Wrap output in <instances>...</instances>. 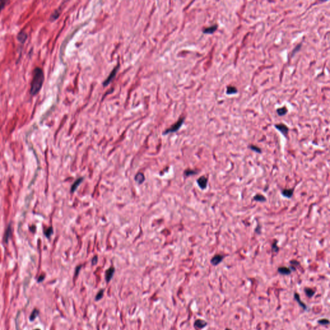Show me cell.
Listing matches in <instances>:
<instances>
[{
	"instance_id": "cell-1",
	"label": "cell",
	"mask_w": 330,
	"mask_h": 330,
	"mask_svg": "<svg viewBox=\"0 0 330 330\" xmlns=\"http://www.w3.org/2000/svg\"><path fill=\"white\" fill-rule=\"evenodd\" d=\"M33 77L31 81V89H30V94L32 96H35L38 94L41 90L43 83H44V72H43L42 69L40 67H36L33 70Z\"/></svg>"
},
{
	"instance_id": "cell-2",
	"label": "cell",
	"mask_w": 330,
	"mask_h": 330,
	"mask_svg": "<svg viewBox=\"0 0 330 330\" xmlns=\"http://www.w3.org/2000/svg\"><path fill=\"white\" fill-rule=\"evenodd\" d=\"M184 121H185V118H184V117L181 118L179 121H177V122L174 124V125H172L171 127H170V128L167 129L166 131H164L163 134H164V135H166V134H168L173 133V132H177V131L178 130H179V129L181 128V126L183 125V123H184Z\"/></svg>"
},
{
	"instance_id": "cell-3",
	"label": "cell",
	"mask_w": 330,
	"mask_h": 330,
	"mask_svg": "<svg viewBox=\"0 0 330 330\" xmlns=\"http://www.w3.org/2000/svg\"><path fill=\"white\" fill-rule=\"evenodd\" d=\"M208 177L204 176H201L199 178L197 179V184L199 186V187L201 189V190H204L206 189L208 186Z\"/></svg>"
},
{
	"instance_id": "cell-4",
	"label": "cell",
	"mask_w": 330,
	"mask_h": 330,
	"mask_svg": "<svg viewBox=\"0 0 330 330\" xmlns=\"http://www.w3.org/2000/svg\"><path fill=\"white\" fill-rule=\"evenodd\" d=\"M224 257H225V256L224 255H221V254H216V255L213 256L212 259H211L210 261L211 264H212L213 266H217L223 262Z\"/></svg>"
},
{
	"instance_id": "cell-5",
	"label": "cell",
	"mask_w": 330,
	"mask_h": 330,
	"mask_svg": "<svg viewBox=\"0 0 330 330\" xmlns=\"http://www.w3.org/2000/svg\"><path fill=\"white\" fill-rule=\"evenodd\" d=\"M275 127L277 128L278 131H279L281 134H282L285 137H287L288 132H289V128L287 126L285 125V124L280 123V124H277L275 125Z\"/></svg>"
},
{
	"instance_id": "cell-6",
	"label": "cell",
	"mask_w": 330,
	"mask_h": 330,
	"mask_svg": "<svg viewBox=\"0 0 330 330\" xmlns=\"http://www.w3.org/2000/svg\"><path fill=\"white\" fill-rule=\"evenodd\" d=\"M295 188H290V189H283L281 191V194L283 197H286L287 199H291L293 196Z\"/></svg>"
},
{
	"instance_id": "cell-7",
	"label": "cell",
	"mask_w": 330,
	"mask_h": 330,
	"mask_svg": "<svg viewBox=\"0 0 330 330\" xmlns=\"http://www.w3.org/2000/svg\"><path fill=\"white\" fill-rule=\"evenodd\" d=\"M115 273V268L113 267H110L109 269L107 270L106 272H105V279H106L107 282L109 283L112 279L113 275Z\"/></svg>"
},
{
	"instance_id": "cell-8",
	"label": "cell",
	"mask_w": 330,
	"mask_h": 330,
	"mask_svg": "<svg viewBox=\"0 0 330 330\" xmlns=\"http://www.w3.org/2000/svg\"><path fill=\"white\" fill-rule=\"evenodd\" d=\"M277 271L280 275H289L291 274L292 272H293L290 268V267H286V266H282L278 268Z\"/></svg>"
},
{
	"instance_id": "cell-9",
	"label": "cell",
	"mask_w": 330,
	"mask_h": 330,
	"mask_svg": "<svg viewBox=\"0 0 330 330\" xmlns=\"http://www.w3.org/2000/svg\"><path fill=\"white\" fill-rule=\"evenodd\" d=\"M207 322H206L204 320H202V319H197L196 321H195L194 323V326L195 328L198 329H203L204 328H205L207 326Z\"/></svg>"
},
{
	"instance_id": "cell-10",
	"label": "cell",
	"mask_w": 330,
	"mask_h": 330,
	"mask_svg": "<svg viewBox=\"0 0 330 330\" xmlns=\"http://www.w3.org/2000/svg\"><path fill=\"white\" fill-rule=\"evenodd\" d=\"M117 70H118V67H115V68L112 70V72H111L110 75H109V77H107V79L103 82L104 86H107L111 82V81H112L113 78H114L116 73H117Z\"/></svg>"
},
{
	"instance_id": "cell-11",
	"label": "cell",
	"mask_w": 330,
	"mask_h": 330,
	"mask_svg": "<svg viewBox=\"0 0 330 330\" xmlns=\"http://www.w3.org/2000/svg\"><path fill=\"white\" fill-rule=\"evenodd\" d=\"M17 39L19 41L23 44V43H25L26 39H27V34H26L25 31H20L18 34Z\"/></svg>"
},
{
	"instance_id": "cell-12",
	"label": "cell",
	"mask_w": 330,
	"mask_h": 330,
	"mask_svg": "<svg viewBox=\"0 0 330 330\" xmlns=\"http://www.w3.org/2000/svg\"><path fill=\"white\" fill-rule=\"evenodd\" d=\"M294 298H295V301L298 302V304L300 305V306H301L303 310H307V309H308L307 306L306 305L305 303H304L301 301V297H300L299 293H295L294 294Z\"/></svg>"
},
{
	"instance_id": "cell-13",
	"label": "cell",
	"mask_w": 330,
	"mask_h": 330,
	"mask_svg": "<svg viewBox=\"0 0 330 330\" xmlns=\"http://www.w3.org/2000/svg\"><path fill=\"white\" fill-rule=\"evenodd\" d=\"M218 28V25H212V26H210L209 27H207V28H205L203 29V32L204 34H212L214 33V32L216 31V30Z\"/></svg>"
},
{
	"instance_id": "cell-14",
	"label": "cell",
	"mask_w": 330,
	"mask_h": 330,
	"mask_svg": "<svg viewBox=\"0 0 330 330\" xmlns=\"http://www.w3.org/2000/svg\"><path fill=\"white\" fill-rule=\"evenodd\" d=\"M83 180H84V178H83V177H79V178H78V179L75 181V182L74 183V184H73V185H72V186H71V190H70V191H71V193L75 192V191L77 190V188H78V186H79L81 185V183L83 182Z\"/></svg>"
},
{
	"instance_id": "cell-15",
	"label": "cell",
	"mask_w": 330,
	"mask_h": 330,
	"mask_svg": "<svg viewBox=\"0 0 330 330\" xmlns=\"http://www.w3.org/2000/svg\"><path fill=\"white\" fill-rule=\"evenodd\" d=\"M11 233H12V226H11V224H10L7 228L6 231H5V238H4L5 242H8V241H9V240L10 237V235H11Z\"/></svg>"
},
{
	"instance_id": "cell-16",
	"label": "cell",
	"mask_w": 330,
	"mask_h": 330,
	"mask_svg": "<svg viewBox=\"0 0 330 330\" xmlns=\"http://www.w3.org/2000/svg\"><path fill=\"white\" fill-rule=\"evenodd\" d=\"M253 201H255L256 202H266V197L263 195L262 194H257L255 195V196L253 197Z\"/></svg>"
},
{
	"instance_id": "cell-17",
	"label": "cell",
	"mask_w": 330,
	"mask_h": 330,
	"mask_svg": "<svg viewBox=\"0 0 330 330\" xmlns=\"http://www.w3.org/2000/svg\"><path fill=\"white\" fill-rule=\"evenodd\" d=\"M145 180V177L143 173H138L137 174H136V176H135V181H136L138 184H142L144 182Z\"/></svg>"
},
{
	"instance_id": "cell-18",
	"label": "cell",
	"mask_w": 330,
	"mask_h": 330,
	"mask_svg": "<svg viewBox=\"0 0 330 330\" xmlns=\"http://www.w3.org/2000/svg\"><path fill=\"white\" fill-rule=\"evenodd\" d=\"M237 92V89L235 87V86H230L227 87L226 90V94L228 95H232V94H235Z\"/></svg>"
},
{
	"instance_id": "cell-19",
	"label": "cell",
	"mask_w": 330,
	"mask_h": 330,
	"mask_svg": "<svg viewBox=\"0 0 330 330\" xmlns=\"http://www.w3.org/2000/svg\"><path fill=\"white\" fill-rule=\"evenodd\" d=\"M304 291L308 297H309V298H312V297H313L315 293V291L314 289H313L312 288H305Z\"/></svg>"
},
{
	"instance_id": "cell-20",
	"label": "cell",
	"mask_w": 330,
	"mask_h": 330,
	"mask_svg": "<svg viewBox=\"0 0 330 330\" xmlns=\"http://www.w3.org/2000/svg\"><path fill=\"white\" fill-rule=\"evenodd\" d=\"M288 110L285 107H282V108H279V109H278L277 110V114L279 115V116H283L286 115V113H287Z\"/></svg>"
},
{
	"instance_id": "cell-21",
	"label": "cell",
	"mask_w": 330,
	"mask_h": 330,
	"mask_svg": "<svg viewBox=\"0 0 330 330\" xmlns=\"http://www.w3.org/2000/svg\"><path fill=\"white\" fill-rule=\"evenodd\" d=\"M277 242H278L277 240H275L272 245V250L273 252L275 253H277L278 252V251H279V247L277 246Z\"/></svg>"
},
{
	"instance_id": "cell-22",
	"label": "cell",
	"mask_w": 330,
	"mask_h": 330,
	"mask_svg": "<svg viewBox=\"0 0 330 330\" xmlns=\"http://www.w3.org/2000/svg\"><path fill=\"white\" fill-rule=\"evenodd\" d=\"M196 174H197V172L196 171V170H194L188 169V170H186L185 171V175H186V177L191 176V175H196Z\"/></svg>"
},
{
	"instance_id": "cell-23",
	"label": "cell",
	"mask_w": 330,
	"mask_h": 330,
	"mask_svg": "<svg viewBox=\"0 0 330 330\" xmlns=\"http://www.w3.org/2000/svg\"><path fill=\"white\" fill-rule=\"evenodd\" d=\"M249 148H250V149L252 151H255V152H256V153H262V150L261 149V148L258 147H257V146H255V145H251L250 147H249Z\"/></svg>"
},
{
	"instance_id": "cell-24",
	"label": "cell",
	"mask_w": 330,
	"mask_h": 330,
	"mask_svg": "<svg viewBox=\"0 0 330 330\" xmlns=\"http://www.w3.org/2000/svg\"><path fill=\"white\" fill-rule=\"evenodd\" d=\"M39 314V311L37 310H34L33 312H32L31 316H30V320L31 321H33L35 318H36V316L38 315Z\"/></svg>"
},
{
	"instance_id": "cell-25",
	"label": "cell",
	"mask_w": 330,
	"mask_h": 330,
	"mask_svg": "<svg viewBox=\"0 0 330 330\" xmlns=\"http://www.w3.org/2000/svg\"><path fill=\"white\" fill-rule=\"evenodd\" d=\"M103 295H104V289H102L101 290H99L98 293L96 295V297L95 298V300L96 301H99V300H101L103 297Z\"/></svg>"
},
{
	"instance_id": "cell-26",
	"label": "cell",
	"mask_w": 330,
	"mask_h": 330,
	"mask_svg": "<svg viewBox=\"0 0 330 330\" xmlns=\"http://www.w3.org/2000/svg\"><path fill=\"white\" fill-rule=\"evenodd\" d=\"M59 13H60V12H59V10H56L54 12L53 14H51L50 20L51 21H54L55 20H56V19L59 17Z\"/></svg>"
},
{
	"instance_id": "cell-27",
	"label": "cell",
	"mask_w": 330,
	"mask_h": 330,
	"mask_svg": "<svg viewBox=\"0 0 330 330\" xmlns=\"http://www.w3.org/2000/svg\"><path fill=\"white\" fill-rule=\"evenodd\" d=\"M317 323H318V324H321V325L325 326V325H328V324H329V321L328 319H327V318H322V319H320V320H318L317 321Z\"/></svg>"
},
{
	"instance_id": "cell-28",
	"label": "cell",
	"mask_w": 330,
	"mask_h": 330,
	"mask_svg": "<svg viewBox=\"0 0 330 330\" xmlns=\"http://www.w3.org/2000/svg\"><path fill=\"white\" fill-rule=\"evenodd\" d=\"M52 234H53V229H52V227H50V228H47L45 232V236L48 238H49Z\"/></svg>"
},
{
	"instance_id": "cell-29",
	"label": "cell",
	"mask_w": 330,
	"mask_h": 330,
	"mask_svg": "<svg viewBox=\"0 0 330 330\" xmlns=\"http://www.w3.org/2000/svg\"><path fill=\"white\" fill-rule=\"evenodd\" d=\"M290 264H291V266H293L295 268H296L297 266H298L300 265V262H298L296 260H292L290 261Z\"/></svg>"
},
{
	"instance_id": "cell-30",
	"label": "cell",
	"mask_w": 330,
	"mask_h": 330,
	"mask_svg": "<svg viewBox=\"0 0 330 330\" xmlns=\"http://www.w3.org/2000/svg\"><path fill=\"white\" fill-rule=\"evenodd\" d=\"M7 3V1H0V12L5 7V5H6Z\"/></svg>"
},
{
	"instance_id": "cell-31",
	"label": "cell",
	"mask_w": 330,
	"mask_h": 330,
	"mask_svg": "<svg viewBox=\"0 0 330 330\" xmlns=\"http://www.w3.org/2000/svg\"><path fill=\"white\" fill-rule=\"evenodd\" d=\"M301 44L297 45V47H296L295 48V49L293 50V52H292V56H293V54H295L296 52H298L299 50L300 49V48H301Z\"/></svg>"
},
{
	"instance_id": "cell-32",
	"label": "cell",
	"mask_w": 330,
	"mask_h": 330,
	"mask_svg": "<svg viewBox=\"0 0 330 330\" xmlns=\"http://www.w3.org/2000/svg\"><path fill=\"white\" fill-rule=\"evenodd\" d=\"M97 261H98V257L94 256V258L92 259V264L96 265L97 263Z\"/></svg>"
},
{
	"instance_id": "cell-33",
	"label": "cell",
	"mask_w": 330,
	"mask_h": 330,
	"mask_svg": "<svg viewBox=\"0 0 330 330\" xmlns=\"http://www.w3.org/2000/svg\"><path fill=\"white\" fill-rule=\"evenodd\" d=\"M81 267H82L81 265H80V266H77V267L76 268H75V277H77V276L78 275H79V271H80L81 268Z\"/></svg>"
},
{
	"instance_id": "cell-34",
	"label": "cell",
	"mask_w": 330,
	"mask_h": 330,
	"mask_svg": "<svg viewBox=\"0 0 330 330\" xmlns=\"http://www.w3.org/2000/svg\"><path fill=\"white\" fill-rule=\"evenodd\" d=\"M255 233H257V234H260L261 233V226L258 224L257 226V228H255Z\"/></svg>"
},
{
	"instance_id": "cell-35",
	"label": "cell",
	"mask_w": 330,
	"mask_h": 330,
	"mask_svg": "<svg viewBox=\"0 0 330 330\" xmlns=\"http://www.w3.org/2000/svg\"><path fill=\"white\" fill-rule=\"evenodd\" d=\"M45 277V275H43L40 276V277H39V278H38V282H41V281H43V280H44Z\"/></svg>"
},
{
	"instance_id": "cell-36",
	"label": "cell",
	"mask_w": 330,
	"mask_h": 330,
	"mask_svg": "<svg viewBox=\"0 0 330 330\" xmlns=\"http://www.w3.org/2000/svg\"><path fill=\"white\" fill-rule=\"evenodd\" d=\"M225 330H232V329H230V328H226V329H225Z\"/></svg>"
},
{
	"instance_id": "cell-37",
	"label": "cell",
	"mask_w": 330,
	"mask_h": 330,
	"mask_svg": "<svg viewBox=\"0 0 330 330\" xmlns=\"http://www.w3.org/2000/svg\"><path fill=\"white\" fill-rule=\"evenodd\" d=\"M34 330H40V329H34Z\"/></svg>"
}]
</instances>
